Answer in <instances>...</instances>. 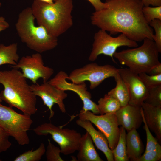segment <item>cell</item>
<instances>
[{"mask_svg": "<svg viewBox=\"0 0 161 161\" xmlns=\"http://www.w3.org/2000/svg\"><path fill=\"white\" fill-rule=\"evenodd\" d=\"M106 7L93 13L91 23L110 34L121 33L129 39L141 42L153 40V30L145 19L141 0H106Z\"/></svg>", "mask_w": 161, "mask_h": 161, "instance_id": "6da1fadb", "label": "cell"}, {"mask_svg": "<svg viewBox=\"0 0 161 161\" xmlns=\"http://www.w3.org/2000/svg\"><path fill=\"white\" fill-rule=\"evenodd\" d=\"M18 69L12 68L10 70H0V83L4 87L0 93V97L9 106L31 116L37 110L36 96L27 79Z\"/></svg>", "mask_w": 161, "mask_h": 161, "instance_id": "7a4b0ae2", "label": "cell"}, {"mask_svg": "<svg viewBox=\"0 0 161 161\" xmlns=\"http://www.w3.org/2000/svg\"><path fill=\"white\" fill-rule=\"evenodd\" d=\"M31 7L38 25L54 36L58 37L73 25L72 0H56L52 4L34 0Z\"/></svg>", "mask_w": 161, "mask_h": 161, "instance_id": "3957f363", "label": "cell"}, {"mask_svg": "<svg viewBox=\"0 0 161 161\" xmlns=\"http://www.w3.org/2000/svg\"><path fill=\"white\" fill-rule=\"evenodd\" d=\"M35 20L31 7L19 13L15 26L21 41L40 53L54 49L58 44L57 37L51 35L43 26H36Z\"/></svg>", "mask_w": 161, "mask_h": 161, "instance_id": "277c9868", "label": "cell"}, {"mask_svg": "<svg viewBox=\"0 0 161 161\" xmlns=\"http://www.w3.org/2000/svg\"><path fill=\"white\" fill-rule=\"evenodd\" d=\"M143 41L139 47L116 52L113 55L121 64L138 74L147 73L153 67L160 63L159 52L154 41L146 38Z\"/></svg>", "mask_w": 161, "mask_h": 161, "instance_id": "5b68a950", "label": "cell"}, {"mask_svg": "<svg viewBox=\"0 0 161 161\" xmlns=\"http://www.w3.org/2000/svg\"><path fill=\"white\" fill-rule=\"evenodd\" d=\"M33 121L31 116L21 114L11 106L0 103V127L10 136L13 137L19 145H23L30 143L27 134Z\"/></svg>", "mask_w": 161, "mask_h": 161, "instance_id": "8992f818", "label": "cell"}, {"mask_svg": "<svg viewBox=\"0 0 161 161\" xmlns=\"http://www.w3.org/2000/svg\"><path fill=\"white\" fill-rule=\"evenodd\" d=\"M38 135L49 134L59 146L61 153L64 155L72 154L78 151L82 135L74 129L62 128L51 123H42L33 129Z\"/></svg>", "mask_w": 161, "mask_h": 161, "instance_id": "52a82bcc", "label": "cell"}, {"mask_svg": "<svg viewBox=\"0 0 161 161\" xmlns=\"http://www.w3.org/2000/svg\"><path fill=\"white\" fill-rule=\"evenodd\" d=\"M118 72V69L110 64L99 65L95 63L87 64L72 71L67 78L72 83L80 84L88 81L89 88L94 89L105 79L114 77Z\"/></svg>", "mask_w": 161, "mask_h": 161, "instance_id": "ba28073f", "label": "cell"}, {"mask_svg": "<svg viewBox=\"0 0 161 161\" xmlns=\"http://www.w3.org/2000/svg\"><path fill=\"white\" fill-rule=\"evenodd\" d=\"M123 46L136 47L138 45L136 42L129 39L123 34L114 37L106 31L100 29L95 34L92 50L88 59L94 61L99 55L103 54L110 57L113 62H115L114 54L118 47Z\"/></svg>", "mask_w": 161, "mask_h": 161, "instance_id": "9c48e42d", "label": "cell"}, {"mask_svg": "<svg viewBox=\"0 0 161 161\" xmlns=\"http://www.w3.org/2000/svg\"><path fill=\"white\" fill-rule=\"evenodd\" d=\"M79 118L89 121L105 136L111 150L116 146L120 134V128L115 113L98 115L89 111L80 110Z\"/></svg>", "mask_w": 161, "mask_h": 161, "instance_id": "30bf717a", "label": "cell"}, {"mask_svg": "<svg viewBox=\"0 0 161 161\" xmlns=\"http://www.w3.org/2000/svg\"><path fill=\"white\" fill-rule=\"evenodd\" d=\"M11 66L21 69L23 76L34 84L37 83L40 78L42 79L44 83L48 81L54 72L52 68L44 65L42 56L38 52L22 56L16 65Z\"/></svg>", "mask_w": 161, "mask_h": 161, "instance_id": "8fae6325", "label": "cell"}, {"mask_svg": "<svg viewBox=\"0 0 161 161\" xmlns=\"http://www.w3.org/2000/svg\"><path fill=\"white\" fill-rule=\"evenodd\" d=\"M68 76L64 71H60L48 82L60 90L71 91L75 92L83 102V110L90 111L95 114H99L97 105L91 100V94L87 90L85 82L80 84L69 83L66 80Z\"/></svg>", "mask_w": 161, "mask_h": 161, "instance_id": "7c38bea8", "label": "cell"}, {"mask_svg": "<svg viewBox=\"0 0 161 161\" xmlns=\"http://www.w3.org/2000/svg\"><path fill=\"white\" fill-rule=\"evenodd\" d=\"M30 87L33 93L36 96L40 97L44 105L48 108L50 112L49 119L54 115L52 108L55 104H57L61 112H66L63 100L67 97L68 95L65 91L57 88L48 81L41 84H33Z\"/></svg>", "mask_w": 161, "mask_h": 161, "instance_id": "4fadbf2b", "label": "cell"}, {"mask_svg": "<svg viewBox=\"0 0 161 161\" xmlns=\"http://www.w3.org/2000/svg\"><path fill=\"white\" fill-rule=\"evenodd\" d=\"M118 73L129 90L130 99L128 103L141 107L147 97L148 89L138 74L132 72L128 68L118 69Z\"/></svg>", "mask_w": 161, "mask_h": 161, "instance_id": "5bb4252c", "label": "cell"}, {"mask_svg": "<svg viewBox=\"0 0 161 161\" xmlns=\"http://www.w3.org/2000/svg\"><path fill=\"white\" fill-rule=\"evenodd\" d=\"M115 114L119 125L127 132L138 129L143 122L140 107L128 103L121 107Z\"/></svg>", "mask_w": 161, "mask_h": 161, "instance_id": "9a60e30c", "label": "cell"}, {"mask_svg": "<svg viewBox=\"0 0 161 161\" xmlns=\"http://www.w3.org/2000/svg\"><path fill=\"white\" fill-rule=\"evenodd\" d=\"M77 125L84 129L90 135L97 149L102 152L108 161H114L112 150L110 148L107 138L100 131L96 130L89 121L79 118L76 121Z\"/></svg>", "mask_w": 161, "mask_h": 161, "instance_id": "2e32d148", "label": "cell"}, {"mask_svg": "<svg viewBox=\"0 0 161 161\" xmlns=\"http://www.w3.org/2000/svg\"><path fill=\"white\" fill-rule=\"evenodd\" d=\"M147 125L155 134L159 142L161 141V106L149 104L144 102L141 106Z\"/></svg>", "mask_w": 161, "mask_h": 161, "instance_id": "e0dca14e", "label": "cell"}, {"mask_svg": "<svg viewBox=\"0 0 161 161\" xmlns=\"http://www.w3.org/2000/svg\"><path fill=\"white\" fill-rule=\"evenodd\" d=\"M77 155L79 161H103L96 151L89 134L86 131L82 136Z\"/></svg>", "mask_w": 161, "mask_h": 161, "instance_id": "ac0fdd59", "label": "cell"}, {"mask_svg": "<svg viewBox=\"0 0 161 161\" xmlns=\"http://www.w3.org/2000/svg\"><path fill=\"white\" fill-rule=\"evenodd\" d=\"M126 143L128 158L132 161H137L144 150L143 144L137 129H133L127 132Z\"/></svg>", "mask_w": 161, "mask_h": 161, "instance_id": "d6986e66", "label": "cell"}, {"mask_svg": "<svg viewBox=\"0 0 161 161\" xmlns=\"http://www.w3.org/2000/svg\"><path fill=\"white\" fill-rule=\"evenodd\" d=\"M114 77L116 82V86L107 94L117 100L121 107L124 106L128 104L130 99L128 89L118 72Z\"/></svg>", "mask_w": 161, "mask_h": 161, "instance_id": "ffe728a7", "label": "cell"}, {"mask_svg": "<svg viewBox=\"0 0 161 161\" xmlns=\"http://www.w3.org/2000/svg\"><path fill=\"white\" fill-rule=\"evenodd\" d=\"M17 50V43H13L8 46L0 44V66L7 64L11 66L16 65L19 58Z\"/></svg>", "mask_w": 161, "mask_h": 161, "instance_id": "44dd1931", "label": "cell"}, {"mask_svg": "<svg viewBox=\"0 0 161 161\" xmlns=\"http://www.w3.org/2000/svg\"><path fill=\"white\" fill-rule=\"evenodd\" d=\"M98 108L99 114L103 115L109 113H115L121 106L116 99L107 94L99 99L98 102Z\"/></svg>", "mask_w": 161, "mask_h": 161, "instance_id": "7402d4cb", "label": "cell"}, {"mask_svg": "<svg viewBox=\"0 0 161 161\" xmlns=\"http://www.w3.org/2000/svg\"><path fill=\"white\" fill-rule=\"evenodd\" d=\"M120 134L117 144L112 150L115 161H129L126 152V130L123 127H120Z\"/></svg>", "mask_w": 161, "mask_h": 161, "instance_id": "603a6c76", "label": "cell"}, {"mask_svg": "<svg viewBox=\"0 0 161 161\" xmlns=\"http://www.w3.org/2000/svg\"><path fill=\"white\" fill-rule=\"evenodd\" d=\"M45 145L41 143L36 149L29 150L15 158L14 161H39L45 153Z\"/></svg>", "mask_w": 161, "mask_h": 161, "instance_id": "cb8c5ba5", "label": "cell"}, {"mask_svg": "<svg viewBox=\"0 0 161 161\" xmlns=\"http://www.w3.org/2000/svg\"><path fill=\"white\" fill-rule=\"evenodd\" d=\"M144 102L152 106H161V85L148 89Z\"/></svg>", "mask_w": 161, "mask_h": 161, "instance_id": "d4e9b609", "label": "cell"}, {"mask_svg": "<svg viewBox=\"0 0 161 161\" xmlns=\"http://www.w3.org/2000/svg\"><path fill=\"white\" fill-rule=\"evenodd\" d=\"M141 111L143 122L144 125V128L145 131L147 138V144L145 152L161 148V146L158 143V141L152 135L150 130L147 125L141 107Z\"/></svg>", "mask_w": 161, "mask_h": 161, "instance_id": "484cf974", "label": "cell"}, {"mask_svg": "<svg viewBox=\"0 0 161 161\" xmlns=\"http://www.w3.org/2000/svg\"><path fill=\"white\" fill-rule=\"evenodd\" d=\"M142 12L145 19L148 24L156 19L161 20V6L154 7L144 6Z\"/></svg>", "mask_w": 161, "mask_h": 161, "instance_id": "4316f807", "label": "cell"}, {"mask_svg": "<svg viewBox=\"0 0 161 161\" xmlns=\"http://www.w3.org/2000/svg\"><path fill=\"white\" fill-rule=\"evenodd\" d=\"M138 75L148 89L161 85V74L150 75L146 73L142 72Z\"/></svg>", "mask_w": 161, "mask_h": 161, "instance_id": "83f0119b", "label": "cell"}, {"mask_svg": "<svg viewBox=\"0 0 161 161\" xmlns=\"http://www.w3.org/2000/svg\"><path fill=\"white\" fill-rule=\"evenodd\" d=\"M48 144L46 150V156L47 161H64L61 157V153L60 148L56 147L52 144L48 139Z\"/></svg>", "mask_w": 161, "mask_h": 161, "instance_id": "f1b7e54d", "label": "cell"}, {"mask_svg": "<svg viewBox=\"0 0 161 161\" xmlns=\"http://www.w3.org/2000/svg\"><path fill=\"white\" fill-rule=\"evenodd\" d=\"M149 25L153 27L155 34L153 35V40L154 42L159 53L161 52V20H154L149 23Z\"/></svg>", "mask_w": 161, "mask_h": 161, "instance_id": "f546056e", "label": "cell"}, {"mask_svg": "<svg viewBox=\"0 0 161 161\" xmlns=\"http://www.w3.org/2000/svg\"><path fill=\"white\" fill-rule=\"evenodd\" d=\"M161 159V148L145 152L137 161H158Z\"/></svg>", "mask_w": 161, "mask_h": 161, "instance_id": "4dcf8cb0", "label": "cell"}, {"mask_svg": "<svg viewBox=\"0 0 161 161\" xmlns=\"http://www.w3.org/2000/svg\"><path fill=\"white\" fill-rule=\"evenodd\" d=\"M10 136L0 127V153L5 151L12 146L9 138Z\"/></svg>", "mask_w": 161, "mask_h": 161, "instance_id": "1f68e13d", "label": "cell"}, {"mask_svg": "<svg viewBox=\"0 0 161 161\" xmlns=\"http://www.w3.org/2000/svg\"><path fill=\"white\" fill-rule=\"evenodd\" d=\"M94 7L95 11H100L107 6V4L106 2H103L101 0H87Z\"/></svg>", "mask_w": 161, "mask_h": 161, "instance_id": "d6a6232c", "label": "cell"}, {"mask_svg": "<svg viewBox=\"0 0 161 161\" xmlns=\"http://www.w3.org/2000/svg\"><path fill=\"white\" fill-rule=\"evenodd\" d=\"M150 75H156L161 74V63L153 67L147 73Z\"/></svg>", "mask_w": 161, "mask_h": 161, "instance_id": "836d02e7", "label": "cell"}, {"mask_svg": "<svg viewBox=\"0 0 161 161\" xmlns=\"http://www.w3.org/2000/svg\"><path fill=\"white\" fill-rule=\"evenodd\" d=\"M144 6L150 5L157 7L161 6V0H141Z\"/></svg>", "mask_w": 161, "mask_h": 161, "instance_id": "e575fe53", "label": "cell"}, {"mask_svg": "<svg viewBox=\"0 0 161 161\" xmlns=\"http://www.w3.org/2000/svg\"><path fill=\"white\" fill-rule=\"evenodd\" d=\"M9 26L8 23L5 21V18L0 16V32L8 28Z\"/></svg>", "mask_w": 161, "mask_h": 161, "instance_id": "d590c367", "label": "cell"}, {"mask_svg": "<svg viewBox=\"0 0 161 161\" xmlns=\"http://www.w3.org/2000/svg\"><path fill=\"white\" fill-rule=\"evenodd\" d=\"M42 2H45L48 4L52 3L54 0H39Z\"/></svg>", "mask_w": 161, "mask_h": 161, "instance_id": "8d00e7d4", "label": "cell"}, {"mask_svg": "<svg viewBox=\"0 0 161 161\" xmlns=\"http://www.w3.org/2000/svg\"><path fill=\"white\" fill-rule=\"evenodd\" d=\"M2 101V100L0 97V103H1Z\"/></svg>", "mask_w": 161, "mask_h": 161, "instance_id": "74e56055", "label": "cell"}, {"mask_svg": "<svg viewBox=\"0 0 161 161\" xmlns=\"http://www.w3.org/2000/svg\"><path fill=\"white\" fill-rule=\"evenodd\" d=\"M1 3L0 2V7H1Z\"/></svg>", "mask_w": 161, "mask_h": 161, "instance_id": "f35d334b", "label": "cell"}, {"mask_svg": "<svg viewBox=\"0 0 161 161\" xmlns=\"http://www.w3.org/2000/svg\"><path fill=\"white\" fill-rule=\"evenodd\" d=\"M55 0H54V1H55Z\"/></svg>", "mask_w": 161, "mask_h": 161, "instance_id": "ab89813d", "label": "cell"}]
</instances>
